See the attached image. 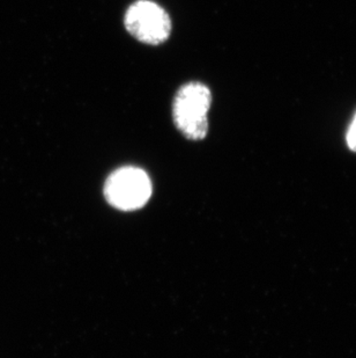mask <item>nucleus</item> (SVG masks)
<instances>
[{
	"instance_id": "nucleus-2",
	"label": "nucleus",
	"mask_w": 356,
	"mask_h": 358,
	"mask_svg": "<svg viewBox=\"0 0 356 358\" xmlns=\"http://www.w3.org/2000/svg\"><path fill=\"white\" fill-rule=\"evenodd\" d=\"M151 194V180L138 167L126 166L117 169L105 181V199L117 209H139L146 204Z\"/></svg>"
},
{
	"instance_id": "nucleus-1",
	"label": "nucleus",
	"mask_w": 356,
	"mask_h": 358,
	"mask_svg": "<svg viewBox=\"0 0 356 358\" xmlns=\"http://www.w3.org/2000/svg\"><path fill=\"white\" fill-rule=\"evenodd\" d=\"M212 93L206 85L191 81L176 93L172 103V119L181 135L191 141H202L209 132V108Z\"/></svg>"
},
{
	"instance_id": "nucleus-3",
	"label": "nucleus",
	"mask_w": 356,
	"mask_h": 358,
	"mask_svg": "<svg viewBox=\"0 0 356 358\" xmlns=\"http://www.w3.org/2000/svg\"><path fill=\"white\" fill-rule=\"evenodd\" d=\"M125 28L142 43L161 44L172 33V20L169 14L158 3L149 0H138L126 10Z\"/></svg>"
},
{
	"instance_id": "nucleus-4",
	"label": "nucleus",
	"mask_w": 356,
	"mask_h": 358,
	"mask_svg": "<svg viewBox=\"0 0 356 358\" xmlns=\"http://www.w3.org/2000/svg\"><path fill=\"white\" fill-rule=\"evenodd\" d=\"M346 143L348 149L356 153V113L347 130Z\"/></svg>"
}]
</instances>
